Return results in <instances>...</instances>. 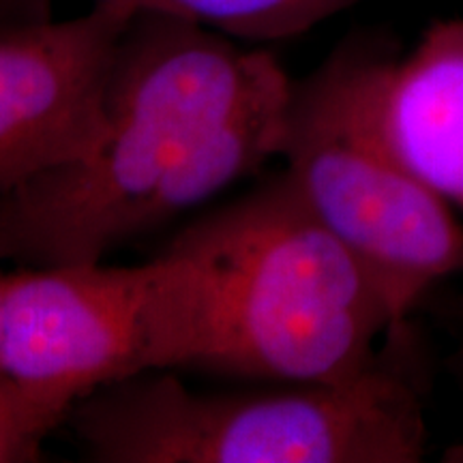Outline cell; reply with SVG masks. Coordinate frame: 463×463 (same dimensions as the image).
I'll list each match as a JSON object with an SVG mask.
<instances>
[{
	"mask_svg": "<svg viewBox=\"0 0 463 463\" xmlns=\"http://www.w3.org/2000/svg\"><path fill=\"white\" fill-rule=\"evenodd\" d=\"M52 17V0H0V31L45 24Z\"/></svg>",
	"mask_w": 463,
	"mask_h": 463,
	"instance_id": "obj_10",
	"label": "cell"
},
{
	"mask_svg": "<svg viewBox=\"0 0 463 463\" xmlns=\"http://www.w3.org/2000/svg\"><path fill=\"white\" fill-rule=\"evenodd\" d=\"M99 463H419L427 425L405 364L347 380L198 392L167 372L95 391L69 419Z\"/></svg>",
	"mask_w": 463,
	"mask_h": 463,
	"instance_id": "obj_3",
	"label": "cell"
},
{
	"mask_svg": "<svg viewBox=\"0 0 463 463\" xmlns=\"http://www.w3.org/2000/svg\"><path fill=\"white\" fill-rule=\"evenodd\" d=\"M288 80L270 52L183 17L136 14L116 45L89 153L0 194V260L101 262L155 230L157 202L189 150Z\"/></svg>",
	"mask_w": 463,
	"mask_h": 463,
	"instance_id": "obj_1",
	"label": "cell"
},
{
	"mask_svg": "<svg viewBox=\"0 0 463 463\" xmlns=\"http://www.w3.org/2000/svg\"><path fill=\"white\" fill-rule=\"evenodd\" d=\"M129 14L183 17L245 42H281L363 0H95Z\"/></svg>",
	"mask_w": 463,
	"mask_h": 463,
	"instance_id": "obj_8",
	"label": "cell"
},
{
	"mask_svg": "<svg viewBox=\"0 0 463 463\" xmlns=\"http://www.w3.org/2000/svg\"><path fill=\"white\" fill-rule=\"evenodd\" d=\"M200 266L215 335L204 367L269 382H331L380 361L391 307L286 172L167 245Z\"/></svg>",
	"mask_w": 463,
	"mask_h": 463,
	"instance_id": "obj_2",
	"label": "cell"
},
{
	"mask_svg": "<svg viewBox=\"0 0 463 463\" xmlns=\"http://www.w3.org/2000/svg\"><path fill=\"white\" fill-rule=\"evenodd\" d=\"M133 15L95 3L73 20L0 31V194L97 142L109 67Z\"/></svg>",
	"mask_w": 463,
	"mask_h": 463,
	"instance_id": "obj_6",
	"label": "cell"
},
{
	"mask_svg": "<svg viewBox=\"0 0 463 463\" xmlns=\"http://www.w3.org/2000/svg\"><path fill=\"white\" fill-rule=\"evenodd\" d=\"M344 50L384 146L463 215V14L433 22L405 56L364 42Z\"/></svg>",
	"mask_w": 463,
	"mask_h": 463,
	"instance_id": "obj_7",
	"label": "cell"
},
{
	"mask_svg": "<svg viewBox=\"0 0 463 463\" xmlns=\"http://www.w3.org/2000/svg\"><path fill=\"white\" fill-rule=\"evenodd\" d=\"M447 367H449V373L455 378L457 386H459L461 392H463V335H461L459 345H457L453 350V354L449 356Z\"/></svg>",
	"mask_w": 463,
	"mask_h": 463,
	"instance_id": "obj_11",
	"label": "cell"
},
{
	"mask_svg": "<svg viewBox=\"0 0 463 463\" xmlns=\"http://www.w3.org/2000/svg\"><path fill=\"white\" fill-rule=\"evenodd\" d=\"M281 157L311 211L380 286L389 345L412 344L414 307L438 281L463 275V225L380 140L344 48L294 84Z\"/></svg>",
	"mask_w": 463,
	"mask_h": 463,
	"instance_id": "obj_5",
	"label": "cell"
},
{
	"mask_svg": "<svg viewBox=\"0 0 463 463\" xmlns=\"http://www.w3.org/2000/svg\"><path fill=\"white\" fill-rule=\"evenodd\" d=\"M71 408L37 395L0 372V463L37 461L42 444Z\"/></svg>",
	"mask_w": 463,
	"mask_h": 463,
	"instance_id": "obj_9",
	"label": "cell"
},
{
	"mask_svg": "<svg viewBox=\"0 0 463 463\" xmlns=\"http://www.w3.org/2000/svg\"><path fill=\"white\" fill-rule=\"evenodd\" d=\"M0 337H3V286H0Z\"/></svg>",
	"mask_w": 463,
	"mask_h": 463,
	"instance_id": "obj_12",
	"label": "cell"
},
{
	"mask_svg": "<svg viewBox=\"0 0 463 463\" xmlns=\"http://www.w3.org/2000/svg\"><path fill=\"white\" fill-rule=\"evenodd\" d=\"M0 372L71 410L137 375L202 369L211 354V286L194 260L172 249L136 266L0 273Z\"/></svg>",
	"mask_w": 463,
	"mask_h": 463,
	"instance_id": "obj_4",
	"label": "cell"
}]
</instances>
